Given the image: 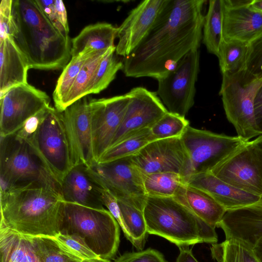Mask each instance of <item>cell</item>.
<instances>
[{"mask_svg": "<svg viewBox=\"0 0 262 262\" xmlns=\"http://www.w3.org/2000/svg\"><path fill=\"white\" fill-rule=\"evenodd\" d=\"M254 112L256 124L262 134V85L257 91L254 98Z\"/></svg>", "mask_w": 262, "mask_h": 262, "instance_id": "f6af8a7d", "label": "cell"}, {"mask_svg": "<svg viewBox=\"0 0 262 262\" xmlns=\"http://www.w3.org/2000/svg\"><path fill=\"white\" fill-rule=\"evenodd\" d=\"M180 253L176 262H199L188 247H179Z\"/></svg>", "mask_w": 262, "mask_h": 262, "instance_id": "bcb514c9", "label": "cell"}, {"mask_svg": "<svg viewBox=\"0 0 262 262\" xmlns=\"http://www.w3.org/2000/svg\"><path fill=\"white\" fill-rule=\"evenodd\" d=\"M226 239L239 241L252 249L262 237V198L246 207L227 211L218 224Z\"/></svg>", "mask_w": 262, "mask_h": 262, "instance_id": "d6986e66", "label": "cell"}, {"mask_svg": "<svg viewBox=\"0 0 262 262\" xmlns=\"http://www.w3.org/2000/svg\"><path fill=\"white\" fill-rule=\"evenodd\" d=\"M101 199L104 206L111 212L121 227L124 234L125 229L121 217L120 208L116 198L107 189L102 187L101 188Z\"/></svg>", "mask_w": 262, "mask_h": 262, "instance_id": "7bdbcfd3", "label": "cell"}, {"mask_svg": "<svg viewBox=\"0 0 262 262\" xmlns=\"http://www.w3.org/2000/svg\"><path fill=\"white\" fill-rule=\"evenodd\" d=\"M246 67L258 79H262V35L248 45Z\"/></svg>", "mask_w": 262, "mask_h": 262, "instance_id": "ab89813d", "label": "cell"}, {"mask_svg": "<svg viewBox=\"0 0 262 262\" xmlns=\"http://www.w3.org/2000/svg\"><path fill=\"white\" fill-rule=\"evenodd\" d=\"M11 37L30 69H64L70 61L72 39L50 21L35 0H12Z\"/></svg>", "mask_w": 262, "mask_h": 262, "instance_id": "7a4b0ae2", "label": "cell"}, {"mask_svg": "<svg viewBox=\"0 0 262 262\" xmlns=\"http://www.w3.org/2000/svg\"><path fill=\"white\" fill-rule=\"evenodd\" d=\"M186 184L208 193L226 211L250 205L261 198L230 185L210 171L192 174L188 178Z\"/></svg>", "mask_w": 262, "mask_h": 262, "instance_id": "44dd1931", "label": "cell"}, {"mask_svg": "<svg viewBox=\"0 0 262 262\" xmlns=\"http://www.w3.org/2000/svg\"><path fill=\"white\" fill-rule=\"evenodd\" d=\"M152 141H154V139L150 128L133 133L109 147L100 157L97 163L110 162L130 157Z\"/></svg>", "mask_w": 262, "mask_h": 262, "instance_id": "83f0119b", "label": "cell"}, {"mask_svg": "<svg viewBox=\"0 0 262 262\" xmlns=\"http://www.w3.org/2000/svg\"><path fill=\"white\" fill-rule=\"evenodd\" d=\"M12 0H2L0 4V39L10 36L12 16Z\"/></svg>", "mask_w": 262, "mask_h": 262, "instance_id": "b9f144b4", "label": "cell"}, {"mask_svg": "<svg viewBox=\"0 0 262 262\" xmlns=\"http://www.w3.org/2000/svg\"><path fill=\"white\" fill-rule=\"evenodd\" d=\"M49 107L44 109L29 118L25 123L22 127L15 133L16 136L24 140H26L28 139L38 128Z\"/></svg>", "mask_w": 262, "mask_h": 262, "instance_id": "ee69618b", "label": "cell"}, {"mask_svg": "<svg viewBox=\"0 0 262 262\" xmlns=\"http://www.w3.org/2000/svg\"><path fill=\"white\" fill-rule=\"evenodd\" d=\"M40 262H80L82 260L65 250L55 237L28 236Z\"/></svg>", "mask_w": 262, "mask_h": 262, "instance_id": "836d02e7", "label": "cell"}, {"mask_svg": "<svg viewBox=\"0 0 262 262\" xmlns=\"http://www.w3.org/2000/svg\"><path fill=\"white\" fill-rule=\"evenodd\" d=\"M253 0H223L224 5L230 8L250 6Z\"/></svg>", "mask_w": 262, "mask_h": 262, "instance_id": "7dc6e473", "label": "cell"}, {"mask_svg": "<svg viewBox=\"0 0 262 262\" xmlns=\"http://www.w3.org/2000/svg\"><path fill=\"white\" fill-rule=\"evenodd\" d=\"M260 143L261 146L262 147V135H261V138ZM261 198H262V196H261Z\"/></svg>", "mask_w": 262, "mask_h": 262, "instance_id": "816d5d0a", "label": "cell"}, {"mask_svg": "<svg viewBox=\"0 0 262 262\" xmlns=\"http://www.w3.org/2000/svg\"><path fill=\"white\" fill-rule=\"evenodd\" d=\"M127 93L129 102L120 126L110 147L133 133L150 128L168 112L155 92L138 86Z\"/></svg>", "mask_w": 262, "mask_h": 262, "instance_id": "e0dca14e", "label": "cell"}, {"mask_svg": "<svg viewBox=\"0 0 262 262\" xmlns=\"http://www.w3.org/2000/svg\"><path fill=\"white\" fill-rule=\"evenodd\" d=\"M47 93L28 83L15 86L0 97V137L14 134L31 117L49 107Z\"/></svg>", "mask_w": 262, "mask_h": 262, "instance_id": "4fadbf2b", "label": "cell"}, {"mask_svg": "<svg viewBox=\"0 0 262 262\" xmlns=\"http://www.w3.org/2000/svg\"><path fill=\"white\" fill-rule=\"evenodd\" d=\"M189 125V121L184 117L168 112L150 129L154 140H157L181 137Z\"/></svg>", "mask_w": 262, "mask_h": 262, "instance_id": "d590c367", "label": "cell"}, {"mask_svg": "<svg viewBox=\"0 0 262 262\" xmlns=\"http://www.w3.org/2000/svg\"><path fill=\"white\" fill-rule=\"evenodd\" d=\"M112 262H167L159 251L148 248L138 252H126Z\"/></svg>", "mask_w": 262, "mask_h": 262, "instance_id": "60d3db41", "label": "cell"}, {"mask_svg": "<svg viewBox=\"0 0 262 262\" xmlns=\"http://www.w3.org/2000/svg\"><path fill=\"white\" fill-rule=\"evenodd\" d=\"M130 159L142 174L172 172L181 177L188 161L181 137L152 141Z\"/></svg>", "mask_w": 262, "mask_h": 262, "instance_id": "9a60e30c", "label": "cell"}, {"mask_svg": "<svg viewBox=\"0 0 262 262\" xmlns=\"http://www.w3.org/2000/svg\"><path fill=\"white\" fill-rule=\"evenodd\" d=\"M248 43L223 39L218 56L222 75L234 74L246 69Z\"/></svg>", "mask_w": 262, "mask_h": 262, "instance_id": "1f68e13d", "label": "cell"}, {"mask_svg": "<svg viewBox=\"0 0 262 262\" xmlns=\"http://www.w3.org/2000/svg\"><path fill=\"white\" fill-rule=\"evenodd\" d=\"M37 4L53 24L64 36H69V27L64 5L60 0H35Z\"/></svg>", "mask_w": 262, "mask_h": 262, "instance_id": "74e56055", "label": "cell"}, {"mask_svg": "<svg viewBox=\"0 0 262 262\" xmlns=\"http://www.w3.org/2000/svg\"><path fill=\"white\" fill-rule=\"evenodd\" d=\"M220 249V262H259L252 249L239 241L225 239Z\"/></svg>", "mask_w": 262, "mask_h": 262, "instance_id": "8d00e7d4", "label": "cell"}, {"mask_svg": "<svg viewBox=\"0 0 262 262\" xmlns=\"http://www.w3.org/2000/svg\"><path fill=\"white\" fill-rule=\"evenodd\" d=\"M55 238L65 250L82 260L101 258L87 246L83 238L78 235L59 233Z\"/></svg>", "mask_w": 262, "mask_h": 262, "instance_id": "f35d334b", "label": "cell"}, {"mask_svg": "<svg viewBox=\"0 0 262 262\" xmlns=\"http://www.w3.org/2000/svg\"><path fill=\"white\" fill-rule=\"evenodd\" d=\"M89 167L83 164L74 166L60 183L64 202L97 209H105L101 188Z\"/></svg>", "mask_w": 262, "mask_h": 262, "instance_id": "ffe728a7", "label": "cell"}, {"mask_svg": "<svg viewBox=\"0 0 262 262\" xmlns=\"http://www.w3.org/2000/svg\"><path fill=\"white\" fill-rule=\"evenodd\" d=\"M181 139L188 161L182 178L210 171L246 142L238 136L217 134L188 126Z\"/></svg>", "mask_w": 262, "mask_h": 262, "instance_id": "9c48e42d", "label": "cell"}, {"mask_svg": "<svg viewBox=\"0 0 262 262\" xmlns=\"http://www.w3.org/2000/svg\"><path fill=\"white\" fill-rule=\"evenodd\" d=\"M143 185L147 196L174 197L184 184L181 175L172 172L143 174Z\"/></svg>", "mask_w": 262, "mask_h": 262, "instance_id": "d6a6232c", "label": "cell"}, {"mask_svg": "<svg viewBox=\"0 0 262 262\" xmlns=\"http://www.w3.org/2000/svg\"><path fill=\"white\" fill-rule=\"evenodd\" d=\"M261 135L246 142L210 171L245 192L262 196Z\"/></svg>", "mask_w": 262, "mask_h": 262, "instance_id": "30bf717a", "label": "cell"}, {"mask_svg": "<svg viewBox=\"0 0 262 262\" xmlns=\"http://www.w3.org/2000/svg\"><path fill=\"white\" fill-rule=\"evenodd\" d=\"M71 150L73 166L91 167L95 161L92 136L91 114L86 96L77 100L62 112Z\"/></svg>", "mask_w": 262, "mask_h": 262, "instance_id": "2e32d148", "label": "cell"}, {"mask_svg": "<svg viewBox=\"0 0 262 262\" xmlns=\"http://www.w3.org/2000/svg\"><path fill=\"white\" fill-rule=\"evenodd\" d=\"M110 49L98 51L85 62L65 98L60 112H63L69 105L86 96V90L97 68Z\"/></svg>", "mask_w": 262, "mask_h": 262, "instance_id": "4dcf8cb0", "label": "cell"}, {"mask_svg": "<svg viewBox=\"0 0 262 262\" xmlns=\"http://www.w3.org/2000/svg\"><path fill=\"white\" fill-rule=\"evenodd\" d=\"M204 0H166L150 31L127 56V77L158 80L174 68L202 40Z\"/></svg>", "mask_w": 262, "mask_h": 262, "instance_id": "6da1fadb", "label": "cell"}, {"mask_svg": "<svg viewBox=\"0 0 262 262\" xmlns=\"http://www.w3.org/2000/svg\"><path fill=\"white\" fill-rule=\"evenodd\" d=\"M98 51L87 49L72 57L60 75L53 93L55 108L60 112L63 102L85 62Z\"/></svg>", "mask_w": 262, "mask_h": 262, "instance_id": "f546056e", "label": "cell"}, {"mask_svg": "<svg viewBox=\"0 0 262 262\" xmlns=\"http://www.w3.org/2000/svg\"><path fill=\"white\" fill-rule=\"evenodd\" d=\"M252 250L259 262H262V237L257 241Z\"/></svg>", "mask_w": 262, "mask_h": 262, "instance_id": "c3c4849f", "label": "cell"}, {"mask_svg": "<svg viewBox=\"0 0 262 262\" xmlns=\"http://www.w3.org/2000/svg\"><path fill=\"white\" fill-rule=\"evenodd\" d=\"M166 0H145L132 9L118 27L116 54L126 57L148 34Z\"/></svg>", "mask_w": 262, "mask_h": 262, "instance_id": "ac0fdd59", "label": "cell"}, {"mask_svg": "<svg viewBox=\"0 0 262 262\" xmlns=\"http://www.w3.org/2000/svg\"><path fill=\"white\" fill-rule=\"evenodd\" d=\"M117 201L125 229L124 235L137 250H142L148 234L143 210Z\"/></svg>", "mask_w": 262, "mask_h": 262, "instance_id": "f1b7e54d", "label": "cell"}, {"mask_svg": "<svg viewBox=\"0 0 262 262\" xmlns=\"http://www.w3.org/2000/svg\"><path fill=\"white\" fill-rule=\"evenodd\" d=\"M118 27L107 23H98L84 27L72 39L71 56L75 57L85 49L104 50L115 47Z\"/></svg>", "mask_w": 262, "mask_h": 262, "instance_id": "d4e9b609", "label": "cell"}, {"mask_svg": "<svg viewBox=\"0 0 262 262\" xmlns=\"http://www.w3.org/2000/svg\"><path fill=\"white\" fill-rule=\"evenodd\" d=\"M89 167L98 183L110 191L117 200L143 210L147 195L144 187L143 174L130 157L96 163Z\"/></svg>", "mask_w": 262, "mask_h": 262, "instance_id": "7c38bea8", "label": "cell"}, {"mask_svg": "<svg viewBox=\"0 0 262 262\" xmlns=\"http://www.w3.org/2000/svg\"><path fill=\"white\" fill-rule=\"evenodd\" d=\"M173 198L214 229L227 211L208 193L186 184L180 186Z\"/></svg>", "mask_w": 262, "mask_h": 262, "instance_id": "cb8c5ba5", "label": "cell"}, {"mask_svg": "<svg viewBox=\"0 0 262 262\" xmlns=\"http://www.w3.org/2000/svg\"><path fill=\"white\" fill-rule=\"evenodd\" d=\"M222 76L219 94L227 118L237 136L249 141L261 135L255 118L254 100L262 85V79L257 78L247 69Z\"/></svg>", "mask_w": 262, "mask_h": 262, "instance_id": "52a82bcc", "label": "cell"}, {"mask_svg": "<svg viewBox=\"0 0 262 262\" xmlns=\"http://www.w3.org/2000/svg\"><path fill=\"white\" fill-rule=\"evenodd\" d=\"M119 225L105 209H97L64 202L59 233L83 238L100 258H113L120 243Z\"/></svg>", "mask_w": 262, "mask_h": 262, "instance_id": "5b68a950", "label": "cell"}, {"mask_svg": "<svg viewBox=\"0 0 262 262\" xmlns=\"http://www.w3.org/2000/svg\"><path fill=\"white\" fill-rule=\"evenodd\" d=\"M28 61L8 36L0 39V97L10 89L27 83Z\"/></svg>", "mask_w": 262, "mask_h": 262, "instance_id": "603a6c76", "label": "cell"}, {"mask_svg": "<svg viewBox=\"0 0 262 262\" xmlns=\"http://www.w3.org/2000/svg\"><path fill=\"white\" fill-rule=\"evenodd\" d=\"M129 100L127 93L89 100L93 147L96 163L110 147L122 123Z\"/></svg>", "mask_w": 262, "mask_h": 262, "instance_id": "5bb4252c", "label": "cell"}, {"mask_svg": "<svg viewBox=\"0 0 262 262\" xmlns=\"http://www.w3.org/2000/svg\"><path fill=\"white\" fill-rule=\"evenodd\" d=\"M143 213L148 234L163 237L179 248L217 242L215 229L173 197L147 196Z\"/></svg>", "mask_w": 262, "mask_h": 262, "instance_id": "277c9868", "label": "cell"}, {"mask_svg": "<svg viewBox=\"0 0 262 262\" xmlns=\"http://www.w3.org/2000/svg\"><path fill=\"white\" fill-rule=\"evenodd\" d=\"M0 194V227L28 236L55 237L59 233L64 201L58 191L32 184Z\"/></svg>", "mask_w": 262, "mask_h": 262, "instance_id": "3957f363", "label": "cell"}, {"mask_svg": "<svg viewBox=\"0 0 262 262\" xmlns=\"http://www.w3.org/2000/svg\"><path fill=\"white\" fill-rule=\"evenodd\" d=\"M0 138V191L35 184L52 187L60 192L59 183L25 140L15 134Z\"/></svg>", "mask_w": 262, "mask_h": 262, "instance_id": "8992f818", "label": "cell"}, {"mask_svg": "<svg viewBox=\"0 0 262 262\" xmlns=\"http://www.w3.org/2000/svg\"><path fill=\"white\" fill-rule=\"evenodd\" d=\"M25 141L60 185L74 166L62 112L50 106L36 131Z\"/></svg>", "mask_w": 262, "mask_h": 262, "instance_id": "ba28073f", "label": "cell"}, {"mask_svg": "<svg viewBox=\"0 0 262 262\" xmlns=\"http://www.w3.org/2000/svg\"><path fill=\"white\" fill-rule=\"evenodd\" d=\"M223 0L209 1L203 26L202 41L208 52L217 57L223 39Z\"/></svg>", "mask_w": 262, "mask_h": 262, "instance_id": "4316f807", "label": "cell"}, {"mask_svg": "<svg viewBox=\"0 0 262 262\" xmlns=\"http://www.w3.org/2000/svg\"><path fill=\"white\" fill-rule=\"evenodd\" d=\"M200 69V52L193 50L173 69L158 79L157 95L168 112L185 117L194 104Z\"/></svg>", "mask_w": 262, "mask_h": 262, "instance_id": "8fae6325", "label": "cell"}, {"mask_svg": "<svg viewBox=\"0 0 262 262\" xmlns=\"http://www.w3.org/2000/svg\"><path fill=\"white\" fill-rule=\"evenodd\" d=\"M80 262H111V261L108 259L99 258L98 259L93 260H82Z\"/></svg>", "mask_w": 262, "mask_h": 262, "instance_id": "f907efd6", "label": "cell"}, {"mask_svg": "<svg viewBox=\"0 0 262 262\" xmlns=\"http://www.w3.org/2000/svg\"><path fill=\"white\" fill-rule=\"evenodd\" d=\"M115 51L116 46L111 48L100 62L86 90V96L105 90L115 78L117 72L122 70L123 61L116 57Z\"/></svg>", "mask_w": 262, "mask_h": 262, "instance_id": "e575fe53", "label": "cell"}, {"mask_svg": "<svg viewBox=\"0 0 262 262\" xmlns=\"http://www.w3.org/2000/svg\"><path fill=\"white\" fill-rule=\"evenodd\" d=\"M1 262H40L27 236L0 227Z\"/></svg>", "mask_w": 262, "mask_h": 262, "instance_id": "484cf974", "label": "cell"}, {"mask_svg": "<svg viewBox=\"0 0 262 262\" xmlns=\"http://www.w3.org/2000/svg\"><path fill=\"white\" fill-rule=\"evenodd\" d=\"M261 35L262 13L251 9L249 6L230 8L224 5V40L249 43Z\"/></svg>", "mask_w": 262, "mask_h": 262, "instance_id": "7402d4cb", "label": "cell"}, {"mask_svg": "<svg viewBox=\"0 0 262 262\" xmlns=\"http://www.w3.org/2000/svg\"><path fill=\"white\" fill-rule=\"evenodd\" d=\"M249 7L253 10L262 13V0H253Z\"/></svg>", "mask_w": 262, "mask_h": 262, "instance_id": "681fc988", "label": "cell"}]
</instances>
